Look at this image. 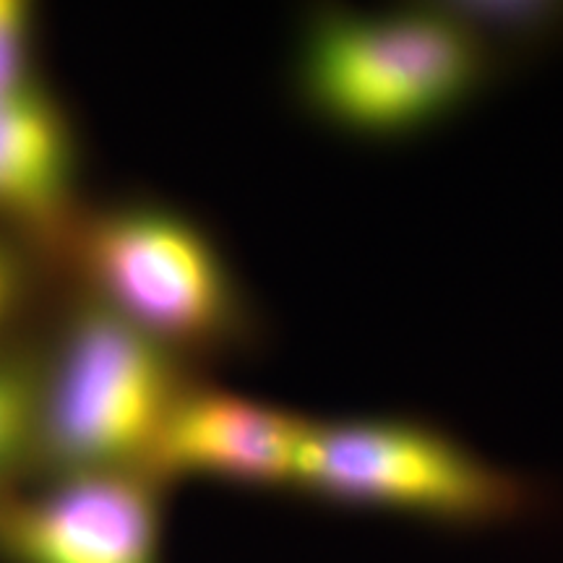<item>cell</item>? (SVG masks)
Masks as SVG:
<instances>
[{"instance_id": "obj_10", "label": "cell", "mask_w": 563, "mask_h": 563, "mask_svg": "<svg viewBox=\"0 0 563 563\" xmlns=\"http://www.w3.org/2000/svg\"><path fill=\"white\" fill-rule=\"evenodd\" d=\"M34 11L21 0H0V100L37 81Z\"/></svg>"}, {"instance_id": "obj_2", "label": "cell", "mask_w": 563, "mask_h": 563, "mask_svg": "<svg viewBox=\"0 0 563 563\" xmlns=\"http://www.w3.org/2000/svg\"><path fill=\"white\" fill-rule=\"evenodd\" d=\"M504 63L439 5L352 11L321 5L302 24L292 81L329 129L394 141L460 112Z\"/></svg>"}, {"instance_id": "obj_4", "label": "cell", "mask_w": 563, "mask_h": 563, "mask_svg": "<svg viewBox=\"0 0 563 563\" xmlns=\"http://www.w3.org/2000/svg\"><path fill=\"white\" fill-rule=\"evenodd\" d=\"M191 382L180 357L81 295L42 363L37 470L144 473Z\"/></svg>"}, {"instance_id": "obj_6", "label": "cell", "mask_w": 563, "mask_h": 563, "mask_svg": "<svg viewBox=\"0 0 563 563\" xmlns=\"http://www.w3.org/2000/svg\"><path fill=\"white\" fill-rule=\"evenodd\" d=\"M311 426L306 415L194 378L154 441L144 473L167 488L178 481H217L292 490Z\"/></svg>"}, {"instance_id": "obj_9", "label": "cell", "mask_w": 563, "mask_h": 563, "mask_svg": "<svg viewBox=\"0 0 563 563\" xmlns=\"http://www.w3.org/2000/svg\"><path fill=\"white\" fill-rule=\"evenodd\" d=\"M439 9L504 63V53H540L563 40L559 0H460Z\"/></svg>"}, {"instance_id": "obj_7", "label": "cell", "mask_w": 563, "mask_h": 563, "mask_svg": "<svg viewBox=\"0 0 563 563\" xmlns=\"http://www.w3.org/2000/svg\"><path fill=\"white\" fill-rule=\"evenodd\" d=\"M79 136L37 79L0 100V232L60 258L79 220Z\"/></svg>"}, {"instance_id": "obj_1", "label": "cell", "mask_w": 563, "mask_h": 563, "mask_svg": "<svg viewBox=\"0 0 563 563\" xmlns=\"http://www.w3.org/2000/svg\"><path fill=\"white\" fill-rule=\"evenodd\" d=\"M84 298L186 365L253 355L266 323L207 224L173 203L129 196L81 209L60 253Z\"/></svg>"}, {"instance_id": "obj_8", "label": "cell", "mask_w": 563, "mask_h": 563, "mask_svg": "<svg viewBox=\"0 0 563 563\" xmlns=\"http://www.w3.org/2000/svg\"><path fill=\"white\" fill-rule=\"evenodd\" d=\"M42 352L0 344V493L37 470Z\"/></svg>"}, {"instance_id": "obj_11", "label": "cell", "mask_w": 563, "mask_h": 563, "mask_svg": "<svg viewBox=\"0 0 563 563\" xmlns=\"http://www.w3.org/2000/svg\"><path fill=\"white\" fill-rule=\"evenodd\" d=\"M30 251L16 238L0 232V344H5V332L24 311L32 290Z\"/></svg>"}, {"instance_id": "obj_5", "label": "cell", "mask_w": 563, "mask_h": 563, "mask_svg": "<svg viewBox=\"0 0 563 563\" xmlns=\"http://www.w3.org/2000/svg\"><path fill=\"white\" fill-rule=\"evenodd\" d=\"M165 493L141 470L0 493V563H165Z\"/></svg>"}, {"instance_id": "obj_3", "label": "cell", "mask_w": 563, "mask_h": 563, "mask_svg": "<svg viewBox=\"0 0 563 563\" xmlns=\"http://www.w3.org/2000/svg\"><path fill=\"white\" fill-rule=\"evenodd\" d=\"M292 490L464 530L543 517L555 506L545 483L498 467L443 428L405 415L313 420Z\"/></svg>"}]
</instances>
